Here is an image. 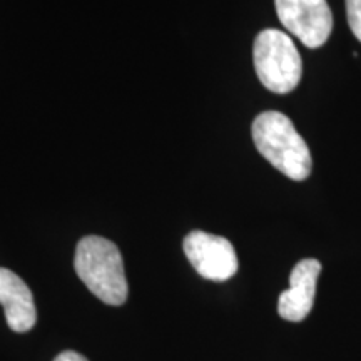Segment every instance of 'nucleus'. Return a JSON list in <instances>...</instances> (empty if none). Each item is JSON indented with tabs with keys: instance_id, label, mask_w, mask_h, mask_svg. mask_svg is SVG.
Listing matches in <instances>:
<instances>
[{
	"instance_id": "f257e3e1",
	"label": "nucleus",
	"mask_w": 361,
	"mask_h": 361,
	"mask_svg": "<svg viewBox=\"0 0 361 361\" xmlns=\"http://www.w3.org/2000/svg\"><path fill=\"white\" fill-rule=\"evenodd\" d=\"M251 133L259 154L279 173L293 180H305L311 174L310 147L290 117L276 111L261 112L252 123Z\"/></svg>"
},
{
	"instance_id": "f03ea898",
	"label": "nucleus",
	"mask_w": 361,
	"mask_h": 361,
	"mask_svg": "<svg viewBox=\"0 0 361 361\" xmlns=\"http://www.w3.org/2000/svg\"><path fill=\"white\" fill-rule=\"evenodd\" d=\"M78 276L102 303L121 306L128 300V279L119 247L101 236H85L75 250Z\"/></svg>"
},
{
	"instance_id": "7ed1b4c3",
	"label": "nucleus",
	"mask_w": 361,
	"mask_h": 361,
	"mask_svg": "<svg viewBox=\"0 0 361 361\" xmlns=\"http://www.w3.org/2000/svg\"><path fill=\"white\" fill-rule=\"evenodd\" d=\"M252 59L259 82L271 92L288 94L300 84L303 74L301 56L293 39L281 30L266 29L259 32Z\"/></svg>"
},
{
	"instance_id": "20e7f679",
	"label": "nucleus",
	"mask_w": 361,
	"mask_h": 361,
	"mask_svg": "<svg viewBox=\"0 0 361 361\" xmlns=\"http://www.w3.org/2000/svg\"><path fill=\"white\" fill-rule=\"evenodd\" d=\"M279 22L308 49H318L333 30V13L326 0H274Z\"/></svg>"
},
{
	"instance_id": "39448f33",
	"label": "nucleus",
	"mask_w": 361,
	"mask_h": 361,
	"mask_svg": "<svg viewBox=\"0 0 361 361\" xmlns=\"http://www.w3.org/2000/svg\"><path fill=\"white\" fill-rule=\"evenodd\" d=\"M189 263L211 281H226L238 273L239 263L231 243L223 236L204 231H191L183 243Z\"/></svg>"
},
{
	"instance_id": "423d86ee",
	"label": "nucleus",
	"mask_w": 361,
	"mask_h": 361,
	"mask_svg": "<svg viewBox=\"0 0 361 361\" xmlns=\"http://www.w3.org/2000/svg\"><path fill=\"white\" fill-rule=\"evenodd\" d=\"M322 273L318 259H301L290 274V290L283 291L278 300V313L293 323L303 322L311 313L316 295V283Z\"/></svg>"
},
{
	"instance_id": "0eeeda50",
	"label": "nucleus",
	"mask_w": 361,
	"mask_h": 361,
	"mask_svg": "<svg viewBox=\"0 0 361 361\" xmlns=\"http://www.w3.org/2000/svg\"><path fill=\"white\" fill-rule=\"evenodd\" d=\"M0 305L4 306L8 328L16 333H25L37 323L32 291L25 281L7 268H0Z\"/></svg>"
},
{
	"instance_id": "6e6552de",
	"label": "nucleus",
	"mask_w": 361,
	"mask_h": 361,
	"mask_svg": "<svg viewBox=\"0 0 361 361\" xmlns=\"http://www.w3.org/2000/svg\"><path fill=\"white\" fill-rule=\"evenodd\" d=\"M351 32L361 42V0H345Z\"/></svg>"
},
{
	"instance_id": "1a4fd4ad",
	"label": "nucleus",
	"mask_w": 361,
	"mask_h": 361,
	"mask_svg": "<svg viewBox=\"0 0 361 361\" xmlns=\"http://www.w3.org/2000/svg\"><path fill=\"white\" fill-rule=\"evenodd\" d=\"M54 361H89V360L80 353H78V351L67 350V351H62L61 355H57Z\"/></svg>"
}]
</instances>
